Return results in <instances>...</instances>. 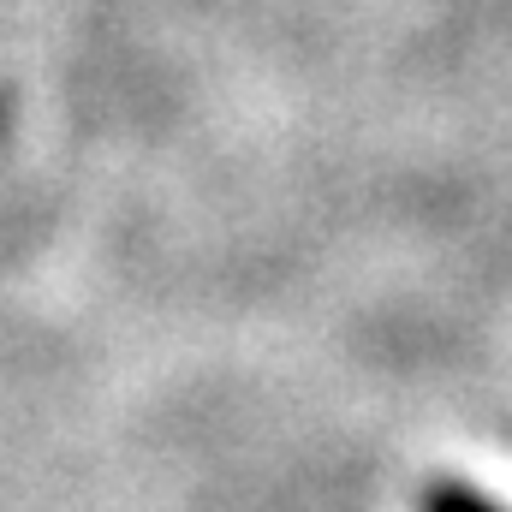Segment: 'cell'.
Returning <instances> with one entry per match:
<instances>
[{
	"mask_svg": "<svg viewBox=\"0 0 512 512\" xmlns=\"http://www.w3.org/2000/svg\"><path fill=\"white\" fill-rule=\"evenodd\" d=\"M417 512H507L495 495H483L477 483L465 477H429L423 495H417Z\"/></svg>",
	"mask_w": 512,
	"mask_h": 512,
	"instance_id": "obj_1",
	"label": "cell"
}]
</instances>
